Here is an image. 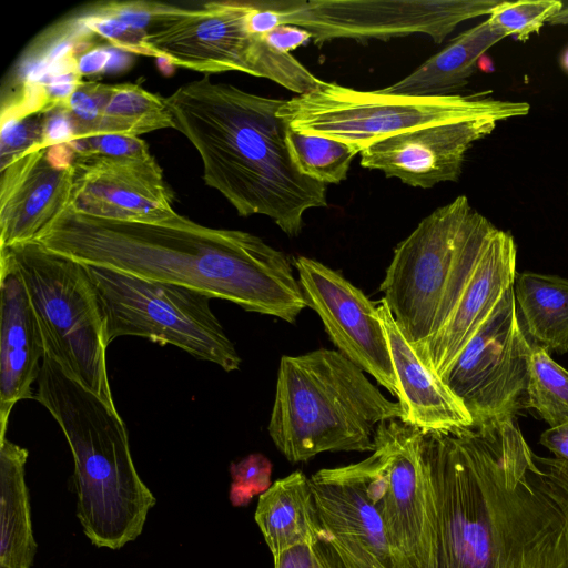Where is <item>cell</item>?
<instances>
[{
  "instance_id": "obj_1",
  "label": "cell",
  "mask_w": 568,
  "mask_h": 568,
  "mask_svg": "<svg viewBox=\"0 0 568 568\" xmlns=\"http://www.w3.org/2000/svg\"><path fill=\"white\" fill-rule=\"evenodd\" d=\"M435 568H568V462L515 418L424 433Z\"/></svg>"
},
{
  "instance_id": "obj_2",
  "label": "cell",
  "mask_w": 568,
  "mask_h": 568,
  "mask_svg": "<svg viewBox=\"0 0 568 568\" xmlns=\"http://www.w3.org/2000/svg\"><path fill=\"white\" fill-rule=\"evenodd\" d=\"M36 241L85 265L184 286L287 323L307 307L282 251L252 233L204 226L175 211L122 221L67 206Z\"/></svg>"
},
{
  "instance_id": "obj_3",
  "label": "cell",
  "mask_w": 568,
  "mask_h": 568,
  "mask_svg": "<svg viewBox=\"0 0 568 568\" xmlns=\"http://www.w3.org/2000/svg\"><path fill=\"white\" fill-rule=\"evenodd\" d=\"M179 130L196 149L206 185L241 216L265 215L297 236L303 215L327 205L326 184L302 174L287 145L282 99L214 83L207 77L164 98Z\"/></svg>"
},
{
  "instance_id": "obj_4",
  "label": "cell",
  "mask_w": 568,
  "mask_h": 568,
  "mask_svg": "<svg viewBox=\"0 0 568 568\" xmlns=\"http://www.w3.org/2000/svg\"><path fill=\"white\" fill-rule=\"evenodd\" d=\"M37 385L34 399L57 420L73 456L77 517L84 535L95 547L121 549L142 534L156 504L136 471L123 419L47 354Z\"/></svg>"
},
{
  "instance_id": "obj_5",
  "label": "cell",
  "mask_w": 568,
  "mask_h": 568,
  "mask_svg": "<svg viewBox=\"0 0 568 568\" xmlns=\"http://www.w3.org/2000/svg\"><path fill=\"white\" fill-rule=\"evenodd\" d=\"M389 400L338 351L282 356L268 434L291 463L324 452H373L377 427L400 419Z\"/></svg>"
},
{
  "instance_id": "obj_6",
  "label": "cell",
  "mask_w": 568,
  "mask_h": 568,
  "mask_svg": "<svg viewBox=\"0 0 568 568\" xmlns=\"http://www.w3.org/2000/svg\"><path fill=\"white\" fill-rule=\"evenodd\" d=\"M496 231L460 195L423 219L395 247L379 291L417 352L448 322Z\"/></svg>"
},
{
  "instance_id": "obj_7",
  "label": "cell",
  "mask_w": 568,
  "mask_h": 568,
  "mask_svg": "<svg viewBox=\"0 0 568 568\" xmlns=\"http://www.w3.org/2000/svg\"><path fill=\"white\" fill-rule=\"evenodd\" d=\"M0 251L11 257L22 277L45 354L68 377L116 408L106 369L104 318L85 265L36 240Z\"/></svg>"
},
{
  "instance_id": "obj_8",
  "label": "cell",
  "mask_w": 568,
  "mask_h": 568,
  "mask_svg": "<svg viewBox=\"0 0 568 568\" xmlns=\"http://www.w3.org/2000/svg\"><path fill=\"white\" fill-rule=\"evenodd\" d=\"M527 102L488 93L416 97L361 91L323 81L284 100L278 115L293 130L343 142L356 153L412 130L519 109Z\"/></svg>"
},
{
  "instance_id": "obj_9",
  "label": "cell",
  "mask_w": 568,
  "mask_h": 568,
  "mask_svg": "<svg viewBox=\"0 0 568 568\" xmlns=\"http://www.w3.org/2000/svg\"><path fill=\"white\" fill-rule=\"evenodd\" d=\"M247 1L181 8L155 2L144 45L152 57L199 72L240 71L265 78L297 94L322 84L291 53L271 47L247 27Z\"/></svg>"
},
{
  "instance_id": "obj_10",
  "label": "cell",
  "mask_w": 568,
  "mask_h": 568,
  "mask_svg": "<svg viewBox=\"0 0 568 568\" xmlns=\"http://www.w3.org/2000/svg\"><path fill=\"white\" fill-rule=\"evenodd\" d=\"M85 265V264H84ZM98 294L106 343L140 336L236 371L241 357L210 306L211 297L184 286L85 265Z\"/></svg>"
},
{
  "instance_id": "obj_11",
  "label": "cell",
  "mask_w": 568,
  "mask_h": 568,
  "mask_svg": "<svg viewBox=\"0 0 568 568\" xmlns=\"http://www.w3.org/2000/svg\"><path fill=\"white\" fill-rule=\"evenodd\" d=\"M275 13L278 26L312 34L321 45L336 39L389 40L426 34L440 43L469 19L489 16L501 0H314L254 1Z\"/></svg>"
},
{
  "instance_id": "obj_12",
  "label": "cell",
  "mask_w": 568,
  "mask_h": 568,
  "mask_svg": "<svg viewBox=\"0 0 568 568\" xmlns=\"http://www.w3.org/2000/svg\"><path fill=\"white\" fill-rule=\"evenodd\" d=\"M424 433L400 419L382 423L362 463L398 568H435V513L423 456Z\"/></svg>"
},
{
  "instance_id": "obj_13",
  "label": "cell",
  "mask_w": 568,
  "mask_h": 568,
  "mask_svg": "<svg viewBox=\"0 0 568 568\" xmlns=\"http://www.w3.org/2000/svg\"><path fill=\"white\" fill-rule=\"evenodd\" d=\"M531 353L513 286L443 378L474 426L515 418L527 408Z\"/></svg>"
},
{
  "instance_id": "obj_14",
  "label": "cell",
  "mask_w": 568,
  "mask_h": 568,
  "mask_svg": "<svg viewBox=\"0 0 568 568\" xmlns=\"http://www.w3.org/2000/svg\"><path fill=\"white\" fill-rule=\"evenodd\" d=\"M293 264L306 306L317 313L337 351L397 397L398 385L378 303L316 260L297 256Z\"/></svg>"
},
{
  "instance_id": "obj_15",
  "label": "cell",
  "mask_w": 568,
  "mask_h": 568,
  "mask_svg": "<svg viewBox=\"0 0 568 568\" xmlns=\"http://www.w3.org/2000/svg\"><path fill=\"white\" fill-rule=\"evenodd\" d=\"M529 110L526 103L519 109L403 132L362 151L361 165L414 187L455 182L475 142L489 135L500 121L527 115Z\"/></svg>"
},
{
  "instance_id": "obj_16",
  "label": "cell",
  "mask_w": 568,
  "mask_h": 568,
  "mask_svg": "<svg viewBox=\"0 0 568 568\" xmlns=\"http://www.w3.org/2000/svg\"><path fill=\"white\" fill-rule=\"evenodd\" d=\"M310 481L324 536L348 568H398L362 462L320 469Z\"/></svg>"
},
{
  "instance_id": "obj_17",
  "label": "cell",
  "mask_w": 568,
  "mask_h": 568,
  "mask_svg": "<svg viewBox=\"0 0 568 568\" xmlns=\"http://www.w3.org/2000/svg\"><path fill=\"white\" fill-rule=\"evenodd\" d=\"M69 207L122 221L160 219L173 210V193L153 155L115 158L75 155Z\"/></svg>"
},
{
  "instance_id": "obj_18",
  "label": "cell",
  "mask_w": 568,
  "mask_h": 568,
  "mask_svg": "<svg viewBox=\"0 0 568 568\" xmlns=\"http://www.w3.org/2000/svg\"><path fill=\"white\" fill-rule=\"evenodd\" d=\"M516 257L514 237L497 229L448 322L417 352L442 378L514 286Z\"/></svg>"
},
{
  "instance_id": "obj_19",
  "label": "cell",
  "mask_w": 568,
  "mask_h": 568,
  "mask_svg": "<svg viewBox=\"0 0 568 568\" xmlns=\"http://www.w3.org/2000/svg\"><path fill=\"white\" fill-rule=\"evenodd\" d=\"M0 438L9 415L22 399H34L45 354L44 342L27 288L13 261L0 251Z\"/></svg>"
},
{
  "instance_id": "obj_20",
  "label": "cell",
  "mask_w": 568,
  "mask_h": 568,
  "mask_svg": "<svg viewBox=\"0 0 568 568\" xmlns=\"http://www.w3.org/2000/svg\"><path fill=\"white\" fill-rule=\"evenodd\" d=\"M0 170V247L34 241L69 205L72 171L54 169L41 146Z\"/></svg>"
},
{
  "instance_id": "obj_21",
  "label": "cell",
  "mask_w": 568,
  "mask_h": 568,
  "mask_svg": "<svg viewBox=\"0 0 568 568\" xmlns=\"http://www.w3.org/2000/svg\"><path fill=\"white\" fill-rule=\"evenodd\" d=\"M377 310L387 335L397 379L400 420L423 433L473 426L471 416L464 404L443 378L424 364L383 298Z\"/></svg>"
},
{
  "instance_id": "obj_22",
  "label": "cell",
  "mask_w": 568,
  "mask_h": 568,
  "mask_svg": "<svg viewBox=\"0 0 568 568\" xmlns=\"http://www.w3.org/2000/svg\"><path fill=\"white\" fill-rule=\"evenodd\" d=\"M254 519L273 558L324 538L310 478L301 470L275 480L260 495Z\"/></svg>"
},
{
  "instance_id": "obj_23",
  "label": "cell",
  "mask_w": 568,
  "mask_h": 568,
  "mask_svg": "<svg viewBox=\"0 0 568 568\" xmlns=\"http://www.w3.org/2000/svg\"><path fill=\"white\" fill-rule=\"evenodd\" d=\"M506 37L485 20L457 36L404 79L378 90L416 97L453 94L467 84L484 53Z\"/></svg>"
},
{
  "instance_id": "obj_24",
  "label": "cell",
  "mask_w": 568,
  "mask_h": 568,
  "mask_svg": "<svg viewBox=\"0 0 568 568\" xmlns=\"http://www.w3.org/2000/svg\"><path fill=\"white\" fill-rule=\"evenodd\" d=\"M28 455L0 438V568H31L37 554L26 481Z\"/></svg>"
},
{
  "instance_id": "obj_25",
  "label": "cell",
  "mask_w": 568,
  "mask_h": 568,
  "mask_svg": "<svg viewBox=\"0 0 568 568\" xmlns=\"http://www.w3.org/2000/svg\"><path fill=\"white\" fill-rule=\"evenodd\" d=\"M514 294L529 342L547 352L568 353V280L535 272L517 273Z\"/></svg>"
},
{
  "instance_id": "obj_26",
  "label": "cell",
  "mask_w": 568,
  "mask_h": 568,
  "mask_svg": "<svg viewBox=\"0 0 568 568\" xmlns=\"http://www.w3.org/2000/svg\"><path fill=\"white\" fill-rule=\"evenodd\" d=\"M174 123L164 98L133 83L109 85L97 134L138 136Z\"/></svg>"
},
{
  "instance_id": "obj_27",
  "label": "cell",
  "mask_w": 568,
  "mask_h": 568,
  "mask_svg": "<svg viewBox=\"0 0 568 568\" xmlns=\"http://www.w3.org/2000/svg\"><path fill=\"white\" fill-rule=\"evenodd\" d=\"M286 145L298 171L324 184L344 181L357 154L343 142L297 132L290 126Z\"/></svg>"
},
{
  "instance_id": "obj_28",
  "label": "cell",
  "mask_w": 568,
  "mask_h": 568,
  "mask_svg": "<svg viewBox=\"0 0 568 568\" xmlns=\"http://www.w3.org/2000/svg\"><path fill=\"white\" fill-rule=\"evenodd\" d=\"M527 408L535 409L550 427L568 424V371L536 345L529 366Z\"/></svg>"
},
{
  "instance_id": "obj_29",
  "label": "cell",
  "mask_w": 568,
  "mask_h": 568,
  "mask_svg": "<svg viewBox=\"0 0 568 568\" xmlns=\"http://www.w3.org/2000/svg\"><path fill=\"white\" fill-rule=\"evenodd\" d=\"M562 7L564 3L559 0L501 1L487 20L507 37L526 41L532 33H538Z\"/></svg>"
},
{
  "instance_id": "obj_30",
  "label": "cell",
  "mask_w": 568,
  "mask_h": 568,
  "mask_svg": "<svg viewBox=\"0 0 568 568\" xmlns=\"http://www.w3.org/2000/svg\"><path fill=\"white\" fill-rule=\"evenodd\" d=\"M232 484L230 501L234 507L246 506L253 497L265 493L271 485L272 463L262 454H251L230 466Z\"/></svg>"
},
{
  "instance_id": "obj_31",
  "label": "cell",
  "mask_w": 568,
  "mask_h": 568,
  "mask_svg": "<svg viewBox=\"0 0 568 568\" xmlns=\"http://www.w3.org/2000/svg\"><path fill=\"white\" fill-rule=\"evenodd\" d=\"M109 85L81 81L64 106L75 125V138L97 134L108 98Z\"/></svg>"
},
{
  "instance_id": "obj_32",
  "label": "cell",
  "mask_w": 568,
  "mask_h": 568,
  "mask_svg": "<svg viewBox=\"0 0 568 568\" xmlns=\"http://www.w3.org/2000/svg\"><path fill=\"white\" fill-rule=\"evenodd\" d=\"M78 18L85 29L106 39L110 45L129 53L152 57L144 45L145 30L132 29L121 19L99 8L80 14Z\"/></svg>"
},
{
  "instance_id": "obj_33",
  "label": "cell",
  "mask_w": 568,
  "mask_h": 568,
  "mask_svg": "<svg viewBox=\"0 0 568 568\" xmlns=\"http://www.w3.org/2000/svg\"><path fill=\"white\" fill-rule=\"evenodd\" d=\"M43 114H34L23 119H1L0 151L1 165L4 168L11 160L41 146Z\"/></svg>"
},
{
  "instance_id": "obj_34",
  "label": "cell",
  "mask_w": 568,
  "mask_h": 568,
  "mask_svg": "<svg viewBox=\"0 0 568 568\" xmlns=\"http://www.w3.org/2000/svg\"><path fill=\"white\" fill-rule=\"evenodd\" d=\"M67 144L77 155L101 154L115 158H145L152 155L143 140L131 135L100 134L74 138Z\"/></svg>"
},
{
  "instance_id": "obj_35",
  "label": "cell",
  "mask_w": 568,
  "mask_h": 568,
  "mask_svg": "<svg viewBox=\"0 0 568 568\" xmlns=\"http://www.w3.org/2000/svg\"><path fill=\"white\" fill-rule=\"evenodd\" d=\"M273 559L274 568H348L325 536L314 545L295 546Z\"/></svg>"
},
{
  "instance_id": "obj_36",
  "label": "cell",
  "mask_w": 568,
  "mask_h": 568,
  "mask_svg": "<svg viewBox=\"0 0 568 568\" xmlns=\"http://www.w3.org/2000/svg\"><path fill=\"white\" fill-rule=\"evenodd\" d=\"M42 114L41 148L68 143L75 138L74 121L65 108L58 106Z\"/></svg>"
},
{
  "instance_id": "obj_37",
  "label": "cell",
  "mask_w": 568,
  "mask_h": 568,
  "mask_svg": "<svg viewBox=\"0 0 568 568\" xmlns=\"http://www.w3.org/2000/svg\"><path fill=\"white\" fill-rule=\"evenodd\" d=\"M263 38L274 49L290 53L298 47L306 45L312 39V34L295 26L280 24L265 33Z\"/></svg>"
},
{
  "instance_id": "obj_38",
  "label": "cell",
  "mask_w": 568,
  "mask_h": 568,
  "mask_svg": "<svg viewBox=\"0 0 568 568\" xmlns=\"http://www.w3.org/2000/svg\"><path fill=\"white\" fill-rule=\"evenodd\" d=\"M112 45H93L77 57V71L81 77L108 71L113 55Z\"/></svg>"
},
{
  "instance_id": "obj_39",
  "label": "cell",
  "mask_w": 568,
  "mask_h": 568,
  "mask_svg": "<svg viewBox=\"0 0 568 568\" xmlns=\"http://www.w3.org/2000/svg\"><path fill=\"white\" fill-rule=\"evenodd\" d=\"M540 444L555 457L568 462V424L546 429L540 435Z\"/></svg>"
},
{
  "instance_id": "obj_40",
  "label": "cell",
  "mask_w": 568,
  "mask_h": 568,
  "mask_svg": "<svg viewBox=\"0 0 568 568\" xmlns=\"http://www.w3.org/2000/svg\"><path fill=\"white\" fill-rule=\"evenodd\" d=\"M75 155L74 151L67 143L47 148V159L49 163L58 170L71 169Z\"/></svg>"
},
{
  "instance_id": "obj_41",
  "label": "cell",
  "mask_w": 568,
  "mask_h": 568,
  "mask_svg": "<svg viewBox=\"0 0 568 568\" xmlns=\"http://www.w3.org/2000/svg\"><path fill=\"white\" fill-rule=\"evenodd\" d=\"M156 65L159 70L168 77L174 73V69L176 67L171 60L164 57L156 58Z\"/></svg>"
},
{
  "instance_id": "obj_42",
  "label": "cell",
  "mask_w": 568,
  "mask_h": 568,
  "mask_svg": "<svg viewBox=\"0 0 568 568\" xmlns=\"http://www.w3.org/2000/svg\"><path fill=\"white\" fill-rule=\"evenodd\" d=\"M548 23L552 26L568 24V4H564L562 9L548 20Z\"/></svg>"
},
{
  "instance_id": "obj_43",
  "label": "cell",
  "mask_w": 568,
  "mask_h": 568,
  "mask_svg": "<svg viewBox=\"0 0 568 568\" xmlns=\"http://www.w3.org/2000/svg\"><path fill=\"white\" fill-rule=\"evenodd\" d=\"M559 62L562 70L568 73V45L562 51Z\"/></svg>"
}]
</instances>
